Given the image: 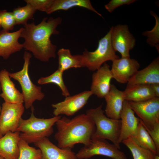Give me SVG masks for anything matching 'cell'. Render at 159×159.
Returning a JSON list of instances; mask_svg holds the SVG:
<instances>
[{
    "label": "cell",
    "mask_w": 159,
    "mask_h": 159,
    "mask_svg": "<svg viewBox=\"0 0 159 159\" xmlns=\"http://www.w3.org/2000/svg\"><path fill=\"white\" fill-rule=\"evenodd\" d=\"M23 28L12 32L1 30L0 31V57L7 59L12 54L23 48L18 42Z\"/></svg>",
    "instance_id": "ac0fdd59"
},
{
    "label": "cell",
    "mask_w": 159,
    "mask_h": 159,
    "mask_svg": "<svg viewBox=\"0 0 159 159\" xmlns=\"http://www.w3.org/2000/svg\"><path fill=\"white\" fill-rule=\"evenodd\" d=\"M0 84L2 91L0 97L5 102L11 104L23 103L24 97L22 93L16 87L11 79L9 73L5 69L0 71Z\"/></svg>",
    "instance_id": "d6986e66"
},
{
    "label": "cell",
    "mask_w": 159,
    "mask_h": 159,
    "mask_svg": "<svg viewBox=\"0 0 159 159\" xmlns=\"http://www.w3.org/2000/svg\"><path fill=\"white\" fill-rule=\"evenodd\" d=\"M136 1V0H111L105 6L107 11L112 13L119 6L125 4L129 5Z\"/></svg>",
    "instance_id": "1f68e13d"
},
{
    "label": "cell",
    "mask_w": 159,
    "mask_h": 159,
    "mask_svg": "<svg viewBox=\"0 0 159 159\" xmlns=\"http://www.w3.org/2000/svg\"><path fill=\"white\" fill-rule=\"evenodd\" d=\"M131 137L140 146L159 155L153 140L141 120L136 131Z\"/></svg>",
    "instance_id": "cb8c5ba5"
},
{
    "label": "cell",
    "mask_w": 159,
    "mask_h": 159,
    "mask_svg": "<svg viewBox=\"0 0 159 159\" xmlns=\"http://www.w3.org/2000/svg\"><path fill=\"white\" fill-rule=\"evenodd\" d=\"M63 72L58 69L51 75L45 77H42L37 81L39 85H43L53 83L57 85L61 89L62 94L65 97L70 95L68 88L65 85L63 79Z\"/></svg>",
    "instance_id": "d4e9b609"
},
{
    "label": "cell",
    "mask_w": 159,
    "mask_h": 159,
    "mask_svg": "<svg viewBox=\"0 0 159 159\" xmlns=\"http://www.w3.org/2000/svg\"><path fill=\"white\" fill-rule=\"evenodd\" d=\"M34 144L41 151V159H78L71 149L60 148L47 137L42 138Z\"/></svg>",
    "instance_id": "9a60e30c"
},
{
    "label": "cell",
    "mask_w": 159,
    "mask_h": 159,
    "mask_svg": "<svg viewBox=\"0 0 159 159\" xmlns=\"http://www.w3.org/2000/svg\"><path fill=\"white\" fill-rule=\"evenodd\" d=\"M122 143L130 150L133 159H154L156 155L138 145L131 137L123 140Z\"/></svg>",
    "instance_id": "484cf974"
},
{
    "label": "cell",
    "mask_w": 159,
    "mask_h": 159,
    "mask_svg": "<svg viewBox=\"0 0 159 159\" xmlns=\"http://www.w3.org/2000/svg\"><path fill=\"white\" fill-rule=\"evenodd\" d=\"M59 69L64 72L71 68L84 67L82 54L72 55L69 49L62 48L57 52Z\"/></svg>",
    "instance_id": "44dd1931"
},
{
    "label": "cell",
    "mask_w": 159,
    "mask_h": 159,
    "mask_svg": "<svg viewBox=\"0 0 159 159\" xmlns=\"http://www.w3.org/2000/svg\"><path fill=\"white\" fill-rule=\"evenodd\" d=\"M154 159H159V155H156Z\"/></svg>",
    "instance_id": "e575fe53"
},
{
    "label": "cell",
    "mask_w": 159,
    "mask_h": 159,
    "mask_svg": "<svg viewBox=\"0 0 159 159\" xmlns=\"http://www.w3.org/2000/svg\"><path fill=\"white\" fill-rule=\"evenodd\" d=\"M30 117L20 120L16 131L20 132V139L29 144L35 143L40 139L50 136L53 132V126L61 116L47 119L37 118L34 115V108H31Z\"/></svg>",
    "instance_id": "3957f363"
},
{
    "label": "cell",
    "mask_w": 159,
    "mask_h": 159,
    "mask_svg": "<svg viewBox=\"0 0 159 159\" xmlns=\"http://www.w3.org/2000/svg\"><path fill=\"white\" fill-rule=\"evenodd\" d=\"M127 83L126 88L139 85L159 84V57L144 69L138 70Z\"/></svg>",
    "instance_id": "5bb4252c"
},
{
    "label": "cell",
    "mask_w": 159,
    "mask_h": 159,
    "mask_svg": "<svg viewBox=\"0 0 159 159\" xmlns=\"http://www.w3.org/2000/svg\"><path fill=\"white\" fill-rule=\"evenodd\" d=\"M0 159H4L0 155Z\"/></svg>",
    "instance_id": "74e56055"
},
{
    "label": "cell",
    "mask_w": 159,
    "mask_h": 159,
    "mask_svg": "<svg viewBox=\"0 0 159 159\" xmlns=\"http://www.w3.org/2000/svg\"><path fill=\"white\" fill-rule=\"evenodd\" d=\"M55 124L57 131L54 137L57 146L61 148L72 149L78 143L88 145L95 130L93 122L86 114L79 115L71 119L61 117Z\"/></svg>",
    "instance_id": "7a4b0ae2"
},
{
    "label": "cell",
    "mask_w": 159,
    "mask_h": 159,
    "mask_svg": "<svg viewBox=\"0 0 159 159\" xmlns=\"http://www.w3.org/2000/svg\"><path fill=\"white\" fill-rule=\"evenodd\" d=\"M1 28V26H0V29Z\"/></svg>",
    "instance_id": "f35d334b"
},
{
    "label": "cell",
    "mask_w": 159,
    "mask_h": 159,
    "mask_svg": "<svg viewBox=\"0 0 159 159\" xmlns=\"http://www.w3.org/2000/svg\"><path fill=\"white\" fill-rule=\"evenodd\" d=\"M24 111L23 103L5 102L2 103L0 114V130L3 135L9 132L16 131Z\"/></svg>",
    "instance_id": "9c48e42d"
},
{
    "label": "cell",
    "mask_w": 159,
    "mask_h": 159,
    "mask_svg": "<svg viewBox=\"0 0 159 159\" xmlns=\"http://www.w3.org/2000/svg\"><path fill=\"white\" fill-rule=\"evenodd\" d=\"M62 21L60 17H45L38 24L33 22L24 25L20 36L24 40L23 48L42 62H48L50 58H55L57 46L52 43L50 37L59 34L57 28Z\"/></svg>",
    "instance_id": "6da1fadb"
},
{
    "label": "cell",
    "mask_w": 159,
    "mask_h": 159,
    "mask_svg": "<svg viewBox=\"0 0 159 159\" xmlns=\"http://www.w3.org/2000/svg\"><path fill=\"white\" fill-rule=\"evenodd\" d=\"M54 0H26V4H30L36 11L46 12L52 6Z\"/></svg>",
    "instance_id": "4dcf8cb0"
},
{
    "label": "cell",
    "mask_w": 159,
    "mask_h": 159,
    "mask_svg": "<svg viewBox=\"0 0 159 159\" xmlns=\"http://www.w3.org/2000/svg\"><path fill=\"white\" fill-rule=\"evenodd\" d=\"M20 132H9L0 138V155L4 159H18Z\"/></svg>",
    "instance_id": "ffe728a7"
},
{
    "label": "cell",
    "mask_w": 159,
    "mask_h": 159,
    "mask_svg": "<svg viewBox=\"0 0 159 159\" xmlns=\"http://www.w3.org/2000/svg\"><path fill=\"white\" fill-rule=\"evenodd\" d=\"M146 129L153 140L158 152L159 153V123L155 125L151 130Z\"/></svg>",
    "instance_id": "d6a6232c"
},
{
    "label": "cell",
    "mask_w": 159,
    "mask_h": 159,
    "mask_svg": "<svg viewBox=\"0 0 159 159\" xmlns=\"http://www.w3.org/2000/svg\"><path fill=\"white\" fill-rule=\"evenodd\" d=\"M112 62L111 70L113 78L121 83H127L140 67L138 62L130 57H121Z\"/></svg>",
    "instance_id": "7c38bea8"
},
{
    "label": "cell",
    "mask_w": 159,
    "mask_h": 159,
    "mask_svg": "<svg viewBox=\"0 0 159 159\" xmlns=\"http://www.w3.org/2000/svg\"><path fill=\"white\" fill-rule=\"evenodd\" d=\"M150 14L154 17L155 20V26L152 29L143 32L142 35L147 38L146 42L150 46L156 48L159 52V18L153 11H150Z\"/></svg>",
    "instance_id": "f1b7e54d"
},
{
    "label": "cell",
    "mask_w": 159,
    "mask_h": 159,
    "mask_svg": "<svg viewBox=\"0 0 159 159\" xmlns=\"http://www.w3.org/2000/svg\"><path fill=\"white\" fill-rule=\"evenodd\" d=\"M106 102L105 110L108 117L120 120V115L125 100L123 91L118 90L114 85L111 84L110 90L104 98Z\"/></svg>",
    "instance_id": "e0dca14e"
},
{
    "label": "cell",
    "mask_w": 159,
    "mask_h": 159,
    "mask_svg": "<svg viewBox=\"0 0 159 159\" xmlns=\"http://www.w3.org/2000/svg\"><path fill=\"white\" fill-rule=\"evenodd\" d=\"M32 56L30 53L25 51L23 56L24 62L22 69L16 72L9 73L10 78L17 81L21 86L24 107L26 109L31 108L35 101H41L45 97L41 87L36 85L32 82L29 74V67Z\"/></svg>",
    "instance_id": "5b68a950"
},
{
    "label": "cell",
    "mask_w": 159,
    "mask_h": 159,
    "mask_svg": "<svg viewBox=\"0 0 159 159\" xmlns=\"http://www.w3.org/2000/svg\"><path fill=\"white\" fill-rule=\"evenodd\" d=\"M130 107L128 101L125 100L120 115L121 122V132L119 139L120 144L131 137L135 133L140 123V120L136 117Z\"/></svg>",
    "instance_id": "2e32d148"
},
{
    "label": "cell",
    "mask_w": 159,
    "mask_h": 159,
    "mask_svg": "<svg viewBox=\"0 0 159 159\" xmlns=\"http://www.w3.org/2000/svg\"><path fill=\"white\" fill-rule=\"evenodd\" d=\"M112 26L109 32L99 41L98 47L93 52L85 49L82 54L84 67L91 71L100 68L106 61H112L119 58L112 44L111 36Z\"/></svg>",
    "instance_id": "8992f818"
},
{
    "label": "cell",
    "mask_w": 159,
    "mask_h": 159,
    "mask_svg": "<svg viewBox=\"0 0 159 159\" xmlns=\"http://www.w3.org/2000/svg\"><path fill=\"white\" fill-rule=\"evenodd\" d=\"M16 25L12 12L6 10L0 11V26L2 30L9 32L12 30Z\"/></svg>",
    "instance_id": "f546056e"
},
{
    "label": "cell",
    "mask_w": 159,
    "mask_h": 159,
    "mask_svg": "<svg viewBox=\"0 0 159 159\" xmlns=\"http://www.w3.org/2000/svg\"><path fill=\"white\" fill-rule=\"evenodd\" d=\"M92 95L90 91L87 90L66 97L63 101L52 105L54 108L53 114L54 116L73 115L85 106Z\"/></svg>",
    "instance_id": "30bf717a"
},
{
    "label": "cell",
    "mask_w": 159,
    "mask_h": 159,
    "mask_svg": "<svg viewBox=\"0 0 159 159\" xmlns=\"http://www.w3.org/2000/svg\"><path fill=\"white\" fill-rule=\"evenodd\" d=\"M3 136V135H2L0 130V138H1L2 136Z\"/></svg>",
    "instance_id": "8d00e7d4"
},
{
    "label": "cell",
    "mask_w": 159,
    "mask_h": 159,
    "mask_svg": "<svg viewBox=\"0 0 159 159\" xmlns=\"http://www.w3.org/2000/svg\"><path fill=\"white\" fill-rule=\"evenodd\" d=\"M1 90V85L0 84V91ZM1 107L0 105V114L1 112Z\"/></svg>",
    "instance_id": "d590c367"
},
{
    "label": "cell",
    "mask_w": 159,
    "mask_h": 159,
    "mask_svg": "<svg viewBox=\"0 0 159 159\" xmlns=\"http://www.w3.org/2000/svg\"><path fill=\"white\" fill-rule=\"evenodd\" d=\"M120 149L106 140L92 137L90 143L82 148L76 155L78 159H87L97 155L112 159H128L125 153Z\"/></svg>",
    "instance_id": "52a82bcc"
},
{
    "label": "cell",
    "mask_w": 159,
    "mask_h": 159,
    "mask_svg": "<svg viewBox=\"0 0 159 159\" xmlns=\"http://www.w3.org/2000/svg\"><path fill=\"white\" fill-rule=\"evenodd\" d=\"M150 85L154 92L155 97H159V84Z\"/></svg>",
    "instance_id": "836d02e7"
},
{
    "label": "cell",
    "mask_w": 159,
    "mask_h": 159,
    "mask_svg": "<svg viewBox=\"0 0 159 159\" xmlns=\"http://www.w3.org/2000/svg\"><path fill=\"white\" fill-rule=\"evenodd\" d=\"M76 6L86 8L102 16V15L93 7L89 0H54L52 6L46 13L50 14L59 10L66 11Z\"/></svg>",
    "instance_id": "603a6c76"
},
{
    "label": "cell",
    "mask_w": 159,
    "mask_h": 159,
    "mask_svg": "<svg viewBox=\"0 0 159 159\" xmlns=\"http://www.w3.org/2000/svg\"><path fill=\"white\" fill-rule=\"evenodd\" d=\"M112 78L110 66L105 63L93 74L90 91L98 97L104 98L110 90Z\"/></svg>",
    "instance_id": "4fadbf2b"
},
{
    "label": "cell",
    "mask_w": 159,
    "mask_h": 159,
    "mask_svg": "<svg viewBox=\"0 0 159 159\" xmlns=\"http://www.w3.org/2000/svg\"><path fill=\"white\" fill-rule=\"evenodd\" d=\"M128 102L146 129L151 130L159 123V97H155L141 102Z\"/></svg>",
    "instance_id": "ba28073f"
},
{
    "label": "cell",
    "mask_w": 159,
    "mask_h": 159,
    "mask_svg": "<svg viewBox=\"0 0 159 159\" xmlns=\"http://www.w3.org/2000/svg\"><path fill=\"white\" fill-rule=\"evenodd\" d=\"M111 41L114 49L120 53L121 57H130V52L135 45V39L127 25L112 26Z\"/></svg>",
    "instance_id": "8fae6325"
},
{
    "label": "cell",
    "mask_w": 159,
    "mask_h": 159,
    "mask_svg": "<svg viewBox=\"0 0 159 159\" xmlns=\"http://www.w3.org/2000/svg\"><path fill=\"white\" fill-rule=\"evenodd\" d=\"M19 154L18 159H41L42 153L40 149L29 145L20 139L18 144Z\"/></svg>",
    "instance_id": "83f0119b"
},
{
    "label": "cell",
    "mask_w": 159,
    "mask_h": 159,
    "mask_svg": "<svg viewBox=\"0 0 159 159\" xmlns=\"http://www.w3.org/2000/svg\"><path fill=\"white\" fill-rule=\"evenodd\" d=\"M36 10L30 4L14 9L12 12L16 24L25 25L33 18Z\"/></svg>",
    "instance_id": "4316f807"
},
{
    "label": "cell",
    "mask_w": 159,
    "mask_h": 159,
    "mask_svg": "<svg viewBox=\"0 0 159 159\" xmlns=\"http://www.w3.org/2000/svg\"><path fill=\"white\" fill-rule=\"evenodd\" d=\"M123 92L125 100L129 101L141 102L155 97L149 85H139L126 88Z\"/></svg>",
    "instance_id": "7402d4cb"
},
{
    "label": "cell",
    "mask_w": 159,
    "mask_h": 159,
    "mask_svg": "<svg viewBox=\"0 0 159 159\" xmlns=\"http://www.w3.org/2000/svg\"><path fill=\"white\" fill-rule=\"evenodd\" d=\"M86 114L92 119L95 125V130L92 137L109 140L120 149L119 139L121 126L120 120L114 119L107 116L102 105L87 110Z\"/></svg>",
    "instance_id": "277c9868"
}]
</instances>
